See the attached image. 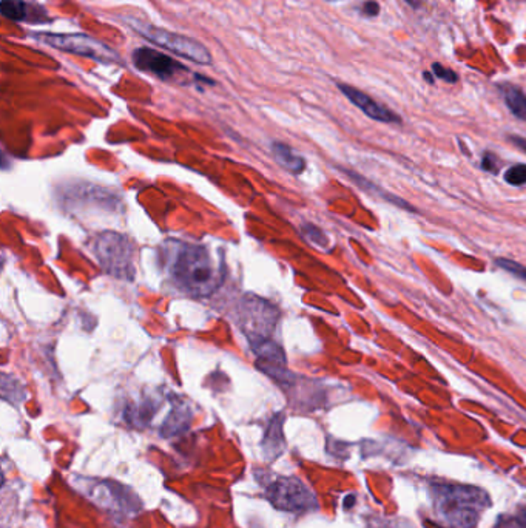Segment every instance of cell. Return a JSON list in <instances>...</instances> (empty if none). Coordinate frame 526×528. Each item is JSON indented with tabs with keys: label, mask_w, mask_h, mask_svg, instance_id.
Masks as SVG:
<instances>
[{
	"label": "cell",
	"mask_w": 526,
	"mask_h": 528,
	"mask_svg": "<svg viewBox=\"0 0 526 528\" xmlns=\"http://www.w3.org/2000/svg\"><path fill=\"white\" fill-rule=\"evenodd\" d=\"M162 251L170 278L184 294L201 299L212 295L221 284V271L204 246L170 239Z\"/></svg>",
	"instance_id": "1"
},
{
	"label": "cell",
	"mask_w": 526,
	"mask_h": 528,
	"mask_svg": "<svg viewBox=\"0 0 526 528\" xmlns=\"http://www.w3.org/2000/svg\"><path fill=\"white\" fill-rule=\"evenodd\" d=\"M433 497L438 521L451 528H474L490 505L486 492L470 485L438 484L433 487Z\"/></svg>",
	"instance_id": "2"
},
{
	"label": "cell",
	"mask_w": 526,
	"mask_h": 528,
	"mask_svg": "<svg viewBox=\"0 0 526 528\" xmlns=\"http://www.w3.org/2000/svg\"><path fill=\"white\" fill-rule=\"evenodd\" d=\"M280 320V311L275 304L261 297L247 294L238 304L236 322L244 332L251 348L272 342L275 328Z\"/></svg>",
	"instance_id": "3"
},
{
	"label": "cell",
	"mask_w": 526,
	"mask_h": 528,
	"mask_svg": "<svg viewBox=\"0 0 526 528\" xmlns=\"http://www.w3.org/2000/svg\"><path fill=\"white\" fill-rule=\"evenodd\" d=\"M126 22H128L133 30L139 33L142 37H146V39H148L151 44L167 48L168 51H173L179 57H184V59H188L199 65L212 64V54L208 53L207 48L201 42L191 39L188 36L164 30V28H158L151 24L141 22L138 19L133 17H126Z\"/></svg>",
	"instance_id": "4"
},
{
	"label": "cell",
	"mask_w": 526,
	"mask_h": 528,
	"mask_svg": "<svg viewBox=\"0 0 526 528\" xmlns=\"http://www.w3.org/2000/svg\"><path fill=\"white\" fill-rule=\"evenodd\" d=\"M93 251L105 272L126 280H131L135 275L133 246L127 236L107 230L96 236Z\"/></svg>",
	"instance_id": "5"
},
{
	"label": "cell",
	"mask_w": 526,
	"mask_h": 528,
	"mask_svg": "<svg viewBox=\"0 0 526 528\" xmlns=\"http://www.w3.org/2000/svg\"><path fill=\"white\" fill-rule=\"evenodd\" d=\"M34 37L56 50L88 57L102 64H118L119 56L110 46L93 39L87 34H59V33H36Z\"/></svg>",
	"instance_id": "6"
},
{
	"label": "cell",
	"mask_w": 526,
	"mask_h": 528,
	"mask_svg": "<svg viewBox=\"0 0 526 528\" xmlns=\"http://www.w3.org/2000/svg\"><path fill=\"white\" fill-rule=\"evenodd\" d=\"M272 505L283 512H305L317 508V497L298 479H280L267 488Z\"/></svg>",
	"instance_id": "7"
},
{
	"label": "cell",
	"mask_w": 526,
	"mask_h": 528,
	"mask_svg": "<svg viewBox=\"0 0 526 528\" xmlns=\"http://www.w3.org/2000/svg\"><path fill=\"white\" fill-rule=\"evenodd\" d=\"M133 64H135L138 70L150 73L162 81L175 79L179 74L188 73L187 66L175 61L173 57L147 46L138 48V50L133 51Z\"/></svg>",
	"instance_id": "8"
},
{
	"label": "cell",
	"mask_w": 526,
	"mask_h": 528,
	"mask_svg": "<svg viewBox=\"0 0 526 528\" xmlns=\"http://www.w3.org/2000/svg\"><path fill=\"white\" fill-rule=\"evenodd\" d=\"M338 89L353 105H355V107H358L370 119L378 121V122H386V124H400L401 122V118L398 116L397 113L386 109L385 105L378 104L377 101L372 99L369 94L363 93L361 90H358L355 87H352V85L338 84Z\"/></svg>",
	"instance_id": "9"
},
{
	"label": "cell",
	"mask_w": 526,
	"mask_h": 528,
	"mask_svg": "<svg viewBox=\"0 0 526 528\" xmlns=\"http://www.w3.org/2000/svg\"><path fill=\"white\" fill-rule=\"evenodd\" d=\"M91 497L94 502H98L102 507H108L113 512H136V499L130 494L126 487L114 482H103L99 484L94 489H91Z\"/></svg>",
	"instance_id": "10"
},
{
	"label": "cell",
	"mask_w": 526,
	"mask_h": 528,
	"mask_svg": "<svg viewBox=\"0 0 526 528\" xmlns=\"http://www.w3.org/2000/svg\"><path fill=\"white\" fill-rule=\"evenodd\" d=\"M272 153L276 159V162L285 170L292 171V174L298 175L305 169V161L296 153L292 147L287 146L283 142H273L272 144Z\"/></svg>",
	"instance_id": "11"
},
{
	"label": "cell",
	"mask_w": 526,
	"mask_h": 528,
	"mask_svg": "<svg viewBox=\"0 0 526 528\" xmlns=\"http://www.w3.org/2000/svg\"><path fill=\"white\" fill-rule=\"evenodd\" d=\"M263 449L265 456L276 457L283 453L284 449V437H283V414H276L270 425L267 428L265 437L263 440Z\"/></svg>",
	"instance_id": "12"
},
{
	"label": "cell",
	"mask_w": 526,
	"mask_h": 528,
	"mask_svg": "<svg viewBox=\"0 0 526 528\" xmlns=\"http://www.w3.org/2000/svg\"><path fill=\"white\" fill-rule=\"evenodd\" d=\"M190 422H191L190 409L186 405H176L166 419L164 425L161 428V433L164 437L178 436L181 433H184L188 428Z\"/></svg>",
	"instance_id": "13"
},
{
	"label": "cell",
	"mask_w": 526,
	"mask_h": 528,
	"mask_svg": "<svg viewBox=\"0 0 526 528\" xmlns=\"http://www.w3.org/2000/svg\"><path fill=\"white\" fill-rule=\"evenodd\" d=\"M499 89L503 94V99L506 107L514 114L517 119L526 121V94L515 85L503 84L499 85Z\"/></svg>",
	"instance_id": "14"
},
{
	"label": "cell",
	"mask_w": 526,
	"mask_h": 528,
	"mask_svg": "<svg viewBox=\"0 0 526 528\" xmlns=\"http://www.w3.org/2000/svg\"><path fill=\"white\" fill-rule=\"evenodd\" d=\"M0 11L4 17L14 22H24L30 19V5L24 0H2L0 4Z\"/></svg>",
	"instance_id": "15"
},
{
	"label": "cell",
	"mask_w": 526,
	"mask_h": 528,
	"mask_svg": "<svg viewBox=\"0 0 526 528\" xmlns=\"http://www.w3.org/2000/svg\"><path fill=\"white\" fill-rule=\"evenodd\" d=\"M303 235L304 238L308 239V241H310L312 244L318 246V247H328V243H329V238L324 235V232L321 229H318L317 226L313 224H303Z\"/></svg>",
	"instance_id": "16"
},
{
	"label": "cell",
	"mask_w": 526,
	"mask_h": 528,
	"mask_svg": "<svg viewBox=\"0 0 526 528\" xmlns=\"http://www.w3.org/2000/svg\"><path fill=\"white\" fill-rule=\"evenodd\" d=\"M505 181L511 186L526 184V166L515 164L505 171Z\"/></svg>",
	"instance_id": "17"
},
{
	"label": "cell",
	"mask_w": 526,
	"mask_h": 528,
	"mask_svg": "<svg viewBox=\"0 0 526 528\" xmlns=\"http://www.w3.org/2000/svg\"><path fill=\"white\" fill-rule=\"evenodd\" d=\"M495 263L500 269H503V271L510 272L514 277H517V278H520V280L526 282V267L525 266L519 264L517 261L508 260V258H497Z\"/></svg>",
	"instance_id": "18"
},
{
	"label": "cell",
	"mask_w": 526,
	"mask_h": 528,
	"mask_svg": "<svg viewBox=\"0 0 526 528\" xmlns=\"http://www.w3.org/2000/svg\"><path fill=\"white\" fill-rule=\"evenodd\" d=\"M433 71L438 79H442L447 84H455L458 81V76L451 69H445L442 64H433Z\"/></svg>",
	"instance_id": "19"
},
{
	"label": "cell",
	"mask_w": 526,
	"mask_h": 528,
	"mask_svg": "<svg viewBox=\"0 0 526 528\" xmlns=\"http://www.w3.org/2000/svg\"><path fill=\"white\" fill-rule=\"evenodd\" d=\"M482 167L486 171H491V174H497L499 171V159L491 151H486L482 159Z\"/></svg>",
	"instance_id": "20"
},
{
	"label": "cell",
	"mask_w": 526,
	"mask_h": 528,
	"mask_svg": "<svg viewBox=\"0 0 526 528\" xmlns=\"http://www.w3.org/2000/svg\"><path fill=\"white\" fill-rule=\"evenodd\" d=\"M495 528H522V524H520V521L517 519V517L503 516V517H500L499 522H497Z\"/></svg>",
	"instance_id": "21"
},
{
	"label": "cell",
	"mask_w": 526,
	"mask_h": 528,
	"mask_svg": "<svg viewBox=\"0 0 526 528\" xmlns=\"http://www.w3.org/2000/svg\"><path fill=\"white\" fill-rule=\"evenodd\" d=\"M380 13V5L377 2H374V0H369V2H366L365 5H363V14L368 16V17H374Z\"/></svg>",
	"instance_id": "22"
},
{
	"label": "cell",
	"mask_w": 526,
	"mask_h": 528,
	"mask_svg": "<svg viewBox=\"0 0 526 528\" xmlns=\"http://www.w3.org/2000/svg\"><path fill=\"white\" fill-rule=\"evenodd\" d=\"M510 141L514 144L515 147H519L520 150H523L526 153V139L522 136H510Z\"/></svg>",
	"instance_id": "23"
},
{
	"label": "cell",
	"mask_w": 526,
	"mask_h": 528,
	"mask_svg": "<svg viewBox=\"0 0 526 528\" xmlns=\"http://www.w3.org/2000/svg\"><path fill=\"white\" fill-rule=\"evenodd\" d=\"M405 2H406L408 5L413 6V8H418V6H420V4H422V0H405Z\"/></svg>",
	"instance_id": "24"
},
{
	"label": "cell",
	"mask_w": 526,
	"mask_h": 528,
	"mask_svg": "<svg viewBox=\"0 0 526 528\" xmlns=\"http://www.w3.org/2000/svg\"><path fill=\"white\" fill-rule=\"evenodd\" d=\"M423 78H425V79H428V82H429V84H434V78H433V74H430L429 71H425V73H423Z\"/></svg>",
	"instance_id": "25"
}]
</instances>
